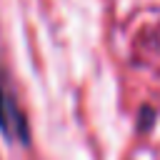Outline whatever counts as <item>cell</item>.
Masks as SVG:
<instances>
[{"instance_id":"cell-1","label":"cell","mask_w":160,"mask_h":160,"mask_svg":"<svg viewBox=\"0 0 160 160\" xmlns=\"http://www.w3.org/2000/svg\"><path fill=\"white\" fill-rule=\"evenodd\" d=\"M0 132L8 140L15 142H28L30 140V130H28V120L25 112L8 82V78L0 72Z\"/></svg>"}]
</instances>
